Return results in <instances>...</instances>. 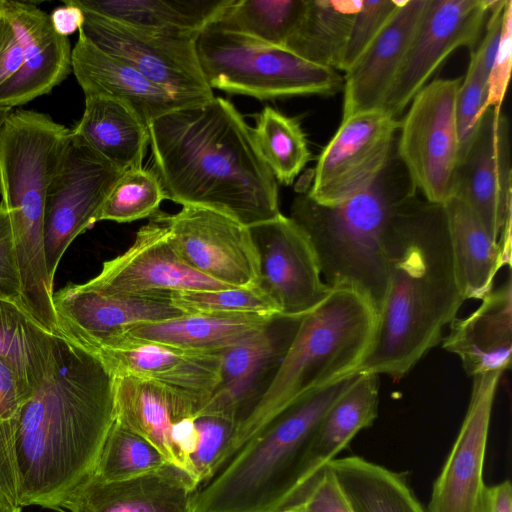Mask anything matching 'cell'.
Listing matches in <instances>:
<instances>
[{"mask_svg":"<svg viewBox=\"0 0 512 512\" xmlns=\"http://www.w3.org/2000/svg\"><path fill=\"white\" fill-rule=\"evenodd\" d=\"M114 421L111 369L98 354L56 335L52 365L23 404L16 431L19 505L63 510L93 474Z\"/></svg>","mask_w":512,"mask_h":512,"instance_id":"6da1fadb","label":"cell"},{"mask_svg":"<svg viewBox=\"0 0 512 512\" xmlns=\"http://www.w3.org/2000/svg\"><path fill=\"white\" fill-rule=\"evenodd\" d=\"M166 200L217 211L251 227L278 217V182L252 128L227 99L171 111L148 125Z\"/></svg>","mask_w":512,"mask_h":512,"instance_id":"7a4b0ae2","label":"cell"},{"mask_svg":"<svg viewBox=\"0 0 512 512\" xmlns=\"http://www.w3.org/2000/svg\"><path fill=\"white\" fill-rule=\"evenodd\" d=\"M387 281L372 345L354 373L402 379L440 341L466 300L443 206L414 198L386 245Z\"/></svg>","mask_w":512,"mask_h":512,"instance_id":"3957f363","label":"cell"},{"mask_svg":"<svg viewBox=\"0 0 512 512\" xmlns=\"http://www.w3.org/2000/svg\"><path fill=\"white\" fill-rule=\"evenodd\" d=\"M357 373L329 383L287 406L246 439L204 484L194 512H287L303 495L309 442L331 405Z\"/></svg>","mask_w":512,"mask_h":512,"instance_id":"277c9868","label":"cell"},{"mask_svg":"<svg viewBox=\"0 0 512 512\" xmlns=\"http://www.w3.org/2000/svg\"><path fill=\"white\" fill-rule=\"evenodd\" d=\"M70 129L46 113L12 110L0 129V203L17 255L20 307L48 332L56 330L53 286L44 247V207Z\"/></svg>","mask_w":512,"mask_h":512,"instance_id":"5b68a950","label":"cell"},{"mask_svg":"<svg viewBox=\"0 0 512 512\" xmlns=\"http://www.w3.org/2000/svg\"><path fill=\"white\" fill-rule=\"evenodd\" d=\"M417 192L394 150L370 187L337 205L317 204L305 191L295 197L290 217L310 238L329 287L353 289L377 314L387 281L388 236Z\"/></svg>","mask_w":512,"mask_h":512,"instance_id":"8992f818","label":"cell"},{"mask_svg":"<svg viewBox=\"0 0 512 512\" xmlns=\"http://www.w3.org/2000/svg\"><path fill=\"white\" fill-rule=\"evenodd\" d=\"M376 312L359 293L331 288L304 315L297 331L251 412L238 428L237 448L302 396L353 374L374 338Z\"/></svg>","mask_w":512,"mask_h":512,"instance_id":"52a82bcc","label":"cell"},{"mask_svg":"<svg viewBox=\"0 0 512 512\" xmlns=\"http://www.w3.org/2000/svg\"><path fill=\"white\" fill-rule=\"evenodd\" d=\"M196 47L211 89L261 100L331 96L343 89L344 79L336 70L244 35L206 27Z\"/></svg>","mask_w":512,"mask_h":512,"instance_id":"ba28073f","label":"cell"},{"mask_svg":"<svg viewBox=\"0 0 512 512\" xmlns=\"http://www.w3.org/2000/svg\"><path fill=\"white\" fill-rule=\"evenodd\" d=\"M462 78L435 79L409 103L395 151L418 192L434 205L452 196L460 163L456 98Z\"/></svg>","mask_w":512,"mask_h":512,"instance_id":"9c48e42d","label":"cell"},{"mask_svg":"<svg viewBox=\"0 0 512 512\" xmlns=\"http://www.w3.org/2000/svg\"><path fill=\"white\" fill-rule=\"evenodd\" d=\"M83 12L85 18L78 32L100 50L133 66L184 105H201L215 97L199 62V33L141 29Z\"/></svg>","mask_w":512,"mask_h":512,"instance_id":"30bf717a","label":"cell"},{"mask_svg":"<svg viewBox=\"0 0 512 512\" xmlns=\"http://www.w3.org/2000/svg\"><path fill=\"white\" fill-rule=\"evenodd\" d=\"M124 170L116 167L70 130L44 207V247L50 281L74 239L98 222L110 190Z\"/></svg>","mask_w":512,"mask_h":512,"instance_id":"8fae6325","label":"cell"},{"mask_svg":"<svg viewBox=\"0 0 512 512\" xmlns=\"http://www.w3.org/2000/svg\"><path fill=\"white\" fill-rule=\"evenodd\" d=\"M400 123L382 108L342 119L318 158L308 197L333 206L370 187L394 153Z\"/></svg>","mask_w":512,"mask_h":512,"instance_id":"7c38bea8","label":"cell"},{"mask_svg":"<svg viewBox=\"0 0 512 512\" xmlns=\"http://www.w3.org/2000/svg\"><path fill=\"white\" fill-rule=\"evenodd\" d=\"M494 0H430L382 109L399 119L456 49L477 46Z\"/></svg>","mask_w":512,"mask_h":512,"instance_id":"4fadbf2b","label":"cell"},{"mask_svg":"<svg viewBox=\"0 0 512 512\" xmlns=\"http://www.w3.org/2000/svg\"><path fill=\"white\" fill-rule=\"evenodd\" d=\"M161 216L175 250L191 268L230 287L259 285V259L248 227L195 206L174 214L161 211Z\"/></svg>","mask_w":512,"mask_h":512,"instance_id":"5bb4252c","label":"cell"},{"mask_svg":"<svg viewBox=\"0 0 512 512\" xmlns=\"http://www.w3.org/2000/svg\"><path fill=\"white\" fill-rule=\"evenodd\" d=\"M248 228L259 259V286L275 303L279 316L300 318L316 308L331 287L303 228L282 213Z\"/></svg>","mask_w":512,"mask_h":512,"instance_id":"9a60e30c","label":"cell"},{"mask_svg":"<svg viewBox=\"0 0 512 512\" xmlns=\"http://www.w3.org/2000/svg\"><path fill=\"white\" fill-rule=\"evenodd\" d=\"M170 294L117 293L68 284L53 293L57 335L97 353L130 327L183 315Z\"/></svg>","mask_w":512,"mask_h":512,"instance_id":"2e32d148","label":"cell"},{"mask_svg":"<svg viewBox=\"0 0 512 512\" xmlns=\"http://www.w3.org/2000/svg\"><path fill=\"white\" fill-rule=\"evenodd\" d=\"M115 420L137 433L190 477V456L202 407L196 398L127 373L114 374ZM191 478V477H190Z\"/></svg>","mask_w":512,"mask_h":512,"instance_id":"e0dca14e","label":"cell"},{"mask_svg":"<svg viewBox=\"0 0 512 512\" xmlns=\"http://www.w3.org/2000/svg\"><path fill=\"white\" fill-rule=\"evenodd\" d=\"M84 284L117 293L216 290L230 286L191 268L175 250L159 210L136 233L132 245L103 263Z\"/></svg>","mask_w":512,"mask_h":512,"instance_id":"ac0fdd59","label":"cell"},{"mask_svg":"<svg viewBox=\"0 0 512 512\" xmlns=\"http://www.w3.org/2000/svg\"><path fill=\"white\" fill-rule=\"evenodd\" d=\"M511 176L509 122L490 107L460 159L453 196L469 205L497 242L511 218Z\"/></svg>","mask_w":512,"mask_h":512,"instance_id":"d6986e66","label":"cell"},{"mask_svg":"<svg viewBox=\"0 0 512 512\" xmlns=\"http://www.w3.org/2000/svg\"><path fill=\"white\" fill-rule=\"evenodd\" d=\"M502 372L473 376L472 391L458 435L435 479L428 512H477L488 434Z\"/></svg>","mask_w":512,"mask_h":512,"instance_id":"ffe728a7","label":"cell"},{"mask_svg":"<svg viewBox=\"0 0 512 512\" xmlns=\"http://www.w3.org/2000/svg\"><path fill=\"white\" fill-rule=\"evenodd\" d=\"M3 10L24 47L20 70L0 86V107L13 110L48 94L72 72L69 38L53 27L50 15L28 1L3 0Z\"/></svg>","mask_w":512,"mask_h":512,"instance_id":"44dd1931","label":"cell"},{"mask_svg":"<svg viewBox=\"0 0 512 512\" xmlns=\"http://www.w3.org/2000/svg\"><path fill=\"white\" fill-rule=\"evenodd\" d=\"M300 318L278 317L265 329L222 352L220 383L198 413L226 416L240 425L261 391L260 378L276 370L291 343Z\"/></svg>","mask_w":512,"mask_h":512,"instance_id":"7402d4cb","label":"cell"},{"mask_svg":"<svg viewBox=\"0 0 512 512\" xmlns=\"http://www.w3.org/2000/svg\"><path fill=\"white\" fill-rule=\"evenodd\" d=\"M98 354L115 373H127L184 392L202 403L220 383L222 352L119 339Z\"/></svg>","mask_w":512,"mask_h":512,"instance_id":"603a6c76","label":"cell"},{"mask_svg":"<svg viewBox=\"0 0 512 512\" xmlns=\"http://www.w3.org/2000/svg\"><path fill=\"white\" fill-rule=\"evenodd\" d=\"M197 485L168 463L135 477L103 481L93 475L64 505L68 512H194Z\"/></svg>","mask_w":512,"mask_h":512,"instance_id":"cb8c5ba5","label":"cell"},{"mask_svg":"<svg viewBox=\"0 0 512 512\" xmlns=\"http://www.w3.org/2000/svg\"><path fill=\"white\" fill-rule=\"evenodd\" d=\"M430 0H406L345 72L342 119L381 108Z\"/></svg>","mask_w":512,"mask_h":512,"instance_id":"d4e9b609","label":"cell"},{"mask_svg":"<svg viewBox=\"0 0 512 512\" xmlns=\"http://www.w3.org/2000/svg\"><path fill=\"white\" fill-rule=\"evenodd\" d=\"M71 65L85 97L117 100L131 108L147 127L171 111L188 107L127 62L100 50L80 32L72 48Z\"/></svg>","mask_w":512,"mask_h":512,"instance_id":"484cf974","label":"cell"},{"mask_svg":"<svg viewBox=\"0 0 512 512\" xmlns=\"http://www.w3.org/2000/svg\"><path fill=\"white\" fill-rule=\"evenodd\" d=\"M480 306L464 318L450 322L443 348L457 355L465 372L473 377L504 372L511 366L512 282L510 273L493 288Z\"/></svg>","mask_w":512,"mask_h":512,"instance_id":"4316f807","label":"cell"},{"mask_svg":"<svg viewBox=\"0 0 512 512\" xmlns=\"http://www.w3.org/2000/svg\"><path fill=\"white\" fill-rule=\"evenodd\" d=\"M379 386V375L357 373L352 384L327 410L305 454L303 496L352 439L373 424L378 413Z\"/></svg>","mask_w":512,"mask_h":512,"instance_id":"83f0119b","label":"cell"},{"mask_svg":"<svg viewBox=\"0 0 512 512\" xmlns=\"http://www.w3.org/2000/svg\"><path fill=\"white\" fill-rule=\"evenodd\" d=\"M278 317L280 316L183 314L164 321L130 327L107 346L119 339H130L194 351L223 352L265 329Z\"/></svg>","mask_w":512,"mask_h":512,"instance_id":"f1b7e54d","label":"cell"},{"mask_svg":"<svg viewBox=\"0 0 512 512\" xmlns=\"http://www.w3.org/2000/svg\"><path fill=\"white\" fill-rule=\"evenodd\" d=\"M70 130L116 167L125 171L142 166L148 127L127 105L106 97H85L84 112Z\"/></svg>","mask_w":512,"mask_h":512,"instance_id":"f546056e","label":"cell"},{"mask_svg":"<svg viewBox=\"0 0 512 512\" xmlns=\"http://www.w3.org/2000/svg\"><path fill=\"white\" fill-rule=\"evenodd\" d=\"M443 206L454 264L466 300H482L494 277L506 266L500 246L469 207L457 196Z\"/></svg>","mask_w":512,"mask_h":512,"instance_id":"4dcf8cb0","label":"cell"},{"mask_svg":"<svg viewBox=\"0 0 512 512\" xmlns=\"http://www.w3.org/2000/svg\"><path fill=\"white\" fill-rule=\"evenodd\" d=\"M328 467L355 512H428L403 472L360 456L337 457Z\"/></svg>","mask_w":512,"mask_h":512,"instance_id":"1f68e13d","label":"cell"},{"mask_svg":"<svg viewBox=\"0 0 512 512\" xmlns=\"http://www.w3.org/2000/svg\"><path fill=\"white\" fill-rule=\"evenodd\" d=\"M56 335L43 329L18 303L0 299V360L12 371L23 404L52 365Z\"/></svg>","mask_w":512,"mask_h":512,"instance_id":"d6a6232c","label":"cell"},{"mask_svg":"<svg viewBox=\"0 0 512 512\" xmlns=\"http://www.w3.org/2000/svg\"><path fill=\"white\" fill-rule=\"evenodd\" d=\"M82 10L141 29L200 33L230 0H71Z\"/></svg>","mask_w":512,"mask_h":512,"instance_id":"836d02e7","label":"cell"},{"mask_svg":"<svg viewBox=\"0 0 512 512\" xmlns=\"http://www.w3.org/2000/svg\"><path fill=\"white\" fill-rule=\"evenodd\" d=\"M360 5L361 0H307L305 13L284 48L309 62L341 71Z\"/></svg>","mask_w":512,"mask_h":512,"instance_id":"e575fe53","label":"cell"},{"mask_svg":"<svg viewBox=\"0 0 512 512\" xmlns=\"http://www.w3.org/2000/svg\"><path fill=\"white\" fill-rule=\"evenodd\" d=\"M306 7L307 0H230L207 27L284 48Z\"/></svg>","mask_w":512,"mask_h":512,"instance_id":"d590c367","label":"cell"},{"mask_svg":"<svg viewBox=\"0 0 512 512\" xmlns=\"http://www.w3.org/2000/svg\"><path fill=\"white\" fill-rule=\"evenodd\" d=\"M252 134L276 181L291 185L311 158L298 120L266 106L256 116Z\"/></svg>","mask_w":512,"mask_h":512,"instance_id":"8d00e7d4","label":"cell"},{"mask_svg":"<svg viewBox=\"0 0 512 512\" xmlns=\"http://www.w3.org/2000/svg\"><path fill=\"white\" fill-rule=\"evenodd\" d=\"M168 463L150 442L115 420L92 475L103 481H115L157 470Z\"/></svg>","mask_w":512,"mask_h":512,"instance_id":"74e56055","label":"cell"},{"mask_svg":"<svg viewBox=\"0 0 512 512\" xmlns=\"http://www.w3.org/2000/svg\"><path fill=\"white\" fill-rule=\"evenodd\" d=\"M166 200L161 183L153 171L142 166L125 170L110 190L98 221L128 223L150 218Z\"/></svg>","mask_w":512,"mask_h":512,"instance_id":"f35d334b","label":"cell"},{"mask_svg":"<svg viewBox=\"0 0 512 512\" xmlns=\"http://www.w3.org/2000/svg\"><path fill=\"white\" fill-rule=\"evenodd\" d=\"M170 297L184 314L279 316L277 306L259 285L171 292Z\"/></svg>","mask_w":512,"mask_h":512,"instance_id":"ab89813d","label":"cell"},{"mask_svg":"<svg viewBox=\"0 0 512 512\" xmlns=\"http://www.w3.org/2000/svg\"><path fill=\"white\" fill-rule=\"evenodd\" d=\"M195 425L197 441L190 456V477L199 487L235 452L237 423L220 414L200 412Z\"/></svg>","mask_w":512,"mask_h":512,"instance_id":"60d3db41","label":"cell"},{"mask_svg":"<svg viewBox=\"0 0 512 512\" xmlns=\"http://www.w3.org/2000/svg\"><path fill=\"white\" fill-rule=\"evenodd\" d=\"M22 406L16 379L9 367L0 360V486L18 507L21 506L18 501L15 438Z\"/></svg>","mask_w":512,"mask_h":512,"instance_id":"b9f144b4","label":"cell"},{"mask_svg":"<svg viewBox=\"0 0 512 512\" xmlns=\"http://www.w3.org/2000/svg\"><path fill=\"white\" fill-rule=\"evenodd\" d=\"M402 3L396 0H361L344 51L341 71L351 68Z\"/></svg>","mask_w":512,"mask_h":512,"instance_id":"7bdbcfd3","label":"cell"},{"mask_svg":"<svg viewBox=\"0 0 512 512\" xmlns=\"http://www.w3.org/2000/svg\"><path fill=\"white\" fill-rule=\"evenodd\" d=\"M487 98L488 78L468 65L456 98V122L461 157L471 143L480 120L487 110Z\"/></svg>","mask_w":512,"mask_h":512,"instance_id":"ee69618b","label":"cell"},{"mask_svg":"<svg viewBox=\"0 0 512 512\" xmlns=\"http://www.w3.org/2000/svg\"><path fill=\"white\" fill-rule=\"evenodd\" d=\"M512 66V1L507 0L499 44L488 77L487 109L501 111Z\"/></svg>","mask_w":512,"mask_h":512,"instance_id":"f6af8a7d","label":"cell"},{"mask_svg":"<svg viewBox=\"0 0 512 512\" xmlns=\"http://www.w3.org/2000/svg\"><path fill=\"white\" fill-rule=\"evenodd\" d=\"M287 512H355L328 465Z\"/></svg>","mask_w":512,"mask_h":512,"instance_id":"bcb514c9","label":"cell"},{"mask_svg":"<svg viewBox=\"0 0 512 512\" xmlns=\"http://www.w3.org/2000/svg\"><path fill=\"white\" fill-rule=\"evenodd\" d=\"M20 296V271L11 224L6 210L0 203V299L19 304Z\"/></svg>","mask_w":512,"mask_h":512,"instance_id":"7dc6e473","label":"cell"},{"mask_svg":"<svg viewBox=\"0 0 512 512\" xmlns=\"http://www.w3.org/2000/svg\"><path fill=\"white\" fill-rule=\"evenodd\" d=\"M3 4V0H2ZM0 7V86L12 78L24 62V47L20 36Z\"/></svg>","mask_w":512,"mask_h":512,"instance_id":"c3c4849f","label":"cell"},{"mask_svg":"<svg viewBox=\"0 0 512 512\" xmlns=\"http://www.w3.org/2000/svg\"><path fill=\"white\" fill-rule=\"evenodd\" d=\"M477 512H512V485L504 480L484 487Z\"/></svg>","mask_w":512,"mask_h":512,"instance_id":"681fc988","label":"cell"},{"mask_svg":"<svg viewBox=\"0 0 512 512\" xmlns=\"http://www.w3.org/2000/svg\"><path fill=\"white\" fill-rule=\"evenodd\" d=\"M83 10L71 0L64 1V5L57 7L50 14V20L54 29L62 36L79 31L84 22Z\"/></svg>","mask_w":512,"mask_h":512,"instance_id":"f907efd6","label":"cell"},{"mask_svg":"<svg viewBox=\"0 0 512 512\" xmlns=\"http://www.w3.org/2000/svg\"><path fill=\"white\" fill-rule=\"evenodd\" d=\"M0 512H21V507L14 505L0 486Z\"/></svg>","mask_w":512,"mask_h":512,"instance_id":"816d5d0a","label":"cell"},{"mask_svg":"<svg viewBox=\"0 0 512 512\" xmlns=\"http://www.w3.org/2000/svg\"><path fill=\"white\" fill-rule=\"evenodd\" d=\"M11 111H12L11 109L0 107V129H1V126L3 125L5 119L7 118V116L9 115V113Z\"/></svg>","mask_w":512,"mask_h":512,"instance_id":"f5cc1de1","label":"cell"},{"mask_svg":"<svg viewBox=\"0 0 512 512\" xmlns=\"http://www.w3.org/2000/svg\"><path fill=\"white\" fill-rule=\"evenodd\" d=\"M1 4H2V0H0V7H1Z\"/></svg>","mask_w":512,"mask_h":512,"instance_id":"db71d44e","label":"cell"}]
</instances>
